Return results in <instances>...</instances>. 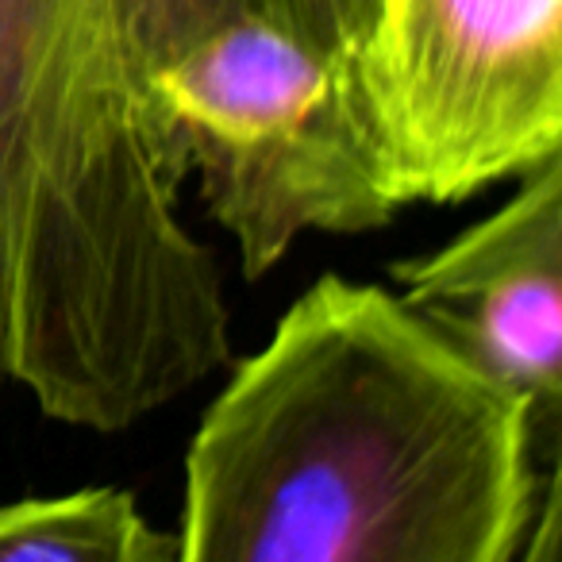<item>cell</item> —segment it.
Returning <instances> with one entry per match:
<instances>
[{
	"label": "cell",
	"instance_id": "obj_1",
	"mask_svg": "<svg viewBox=\"0 0 562 562\" xmlns=\"http://www.w3.org/2000/svg\"><path fill=\"white\" fill-rule=\"evenodd\" d=\"M543 477L516 401L324 273L204 413L178 562H516Z\"/></svg>",
	"mask_w": 562,
	"mask_h": 562
},
{
	"label": "cell",
	"instance_id": "obj_4",
	"mask_svg": "<svg viewBox=\"0 0 562 562\" xmlns=\"http://www.w3.org/2000/svg\"><path fill=\"white\" fill-rule=\"evenodd\" d=\"M362 78L405 204L562 158V0H385Z\"/></svg>",
	"mask_w": 562,
	"mask_h": 562
},
{
	"label": "cell",
	"instance_id": "obj_8",
	"mask_svg": "<svg viewBox=\"0 0 562 562\" xmlns=\"http://www.w3.org/2000/svg\"><path fill=\"white\" fill-rule=\"evenodd\" d=\"M516 562H562V470L551 467L539 485L536 516Z\"/></svg>",
	"mask_w": 562,
	"mask_h": 562
},
{
	"label": "cell",
	"instance_id": "obj_5",
	"mask_svg": "<svg viewBox=\"0 0 562 562\" xmlns=\"http://www.w3.org/2000/svg\"><path fill=\"white\" fill-rule=\"evenodd\" d=\"M401 301L462 367L516 401L539 470L562 443V158L436 255L393 266Z\"/></svg>",
	"mask_w": 562,
	"mask_h": 562
},
{
	"label": "cell",
	"instance_id": "obj_3",
	"mask_svg": "<svg viewBox=\"0 0 562 562\" xmlns=\"http://www.w3.org/2000/svg\"><path fill=\"white\" fill-rule=\"evenodd\" d=\"M166 173H196L209 212L262 278L305 232H370L405 209L362 58L270 20H235L139 81Z\"/></svg>",
	"mask_w": 562,
	"mask_h": 562
},
{
	"label": "cell",
	"instance_id": "obj_7",
	"mask_svg": "<svg viewBox=\"0 0 562 562\" xmlns=\"http://www.w3.org/2000/svg\"><path fill=\"white\" fill-rule=\"evenodd\" d=\"M0 562H178V539L150 528L132 493L101 485L0 505Z\"/></svg>",
	"mask_w": 562,
	"mask_h": 562
},
{
	"label": "cell",
	"instance_id": "obj_2",
	"mask_svg": "<svg viewBox=\"0 0 562 562\" xmlns=\"http://www.w3.org/2000/svg\"><path fill=\"white\" fill-rule=\"evenodd\" d=\"M178 193L112 0H0V378L55 420L120 431L227 362Z\"/></svg>",
	"mask_w": 562,
	"mask_h": 562
},
{
	"label": "cell",
	"instance_id": "obj_6",
	"mask_svg": "<svg viewBox=\"0 0 562 562\" xmlns=\"http://www.w3.org/2000/svg\"><path fill=\"white\" fill-rule=\"evenodd\" d=\"M385 0H112L132 86L235 20H270L339 55H367Z\"/></svg>",
	"mask_w": 562,
	"mask_h": 562
}]
</instances>
